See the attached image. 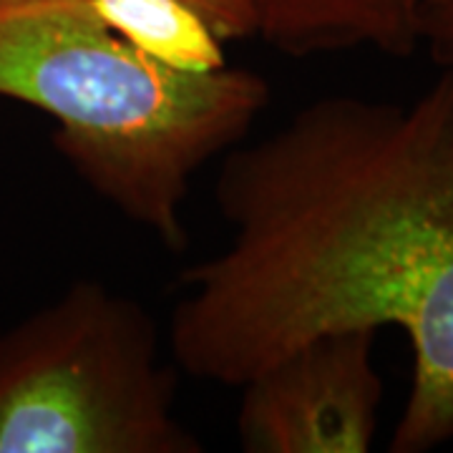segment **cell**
Wrapping results in <instances>:
<instances>
[{"mask_svg": "<svg viewBox=\"0 0 453 453\" xmlns=\"http://www.w3.org/2000/svg\"><path fill=\"white\" fill-rule=\"evenodd\" d=\"M0 96L49 113L56 149L81 181L181 250L192 179L242 142L273 91L247 68L159 64L88 0H0Z\"/></svg>", "mask_w": 453, "mask_h": 453, "instance_id": "cell-2", "label": "cell"}, {"mask_svg": "<svg viewBox=\"0 0 453 453\" xmlns=\"http://www.w3.org/2000/svg\"><path fill=\"white\" fill-rule=\"evenodd\" d=\"M232 225L187 275L172 356L242 388L308 340L398 327L413 353L393 453L453 438V71L411 101L323 96L232 149L217 177Z\"/></svg>", "mask_w": 453, "mask_h": 453, "instance_id": "cell-1", "label": "cell"}, {"mask_svg": "<svg viewBox=\"0 0 453 453\" xmlns=\"http://www.w3.org/2000/svg\"><path fill=\"white\" fill-rule=\"evenodd\" d=\"M255 38L295 58L375 50L405 58L418 50L423 0H250Z\"/></svg>", "mask_w": 453, "mask_h": 453, "instance_id": "cell-5", "label": "cell"}, {"mask_svg": "<svg viewBox=\"0 0 453 453\" xmlns=\"http://www.w3.org/2000/svg\"><path fill=\"white\" fill-rule=\"evenodd\" d=\"M418 49H426L438 68L453 71V0H423Z\"/></svg>", "mask_w": 453, "mask_h": 453, "instance_id": "cell-7", "label": "cell"}, {"mask_svg": "<svg viewBox=\"0 0 453 453\" xmlns=\"http://www.w3.org/2000/svg\"><path fill=\"white\" fill-rule=\"evenodd\" d=\"M375 338L378 330L325 333L252 375L237 413L242 451H371L383 405Z\"/></svg>", "mask_w": 453, "mask_h": 453, "instance_id": "cell-4", "label": "cell"}, {"mask_svg": "<svg viewBox=\"0 0 453 453\" xmlns=\"http://www.w3.org/2000/svg\"><path fill=\"white\" fill-rule=\"evenodd\" d=\"M154 318L79 280L0 333V453H199Z\"/></svg>", "mask_w": 453, "mask_h": 453, "instance_id": "cell-3", "label": "cell"}, {"mask_svg": "<svg viewBox=\"0 0 453 453\" xmlns=\"http://www.w3.org/2000/svg\"><path fill=\"white\" fill-rule=\"evenodd\" d=\"M98 18L136 50L159 64L211 73L226 68L225 41L184 0H88Z\"/></svg>", "mask_w": 453, "mask_h": 453, "instance_id": "cell-6", "label": "cell"}, {"mask_svg": "<svg viewBox=\"0 0 453 453\" xmlns=\"http://www.w3.org/2000/svg\"><path fill=\"white\" fill-rule=\"evenodd\" d=\"M207 18L214 33L229 41L255 38V16L250 8V0H184Z\"/></svg>", "mask_w": 453, "mask_h": 453, "instance_id": "cell-8", "label": "cell"}]
</instances>
